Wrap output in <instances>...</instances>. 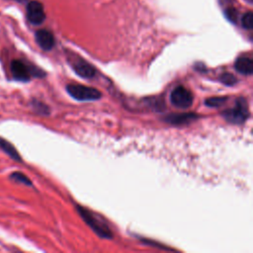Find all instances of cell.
<instances>
[{"instance_id":"cell-2","label":"cell","mask_w":253,"mask_h":253,"mask_svg":"<svg viewBox=\"0 0 253 253\" xmlns=\"http://www.w3.org/2000/svg\"><path fill=\"white\" fill-rule=\"evenodd\" d=\"M66 91L77 101H95L102 97V94L98 89L81 84H68L66 86Z\"/></svg>"},{"instance_id":"cell-12","label":"cell","mask_w":253,"mask_h":253,"mask_svg":"<svg viewBox=\"0 0 253 253\" xmlns=\"http://www.w3.org/2000/svg\"><path fill=\"white\" fill-rule=\"evenodd\" d=\"M226 100H227L226 97H211V98H208L205 101V104L209 107L216 108V107L221 106Z\"/></svg>"},{"instance_id":"cell-3","label":"cell","mask_w":253,"mask_h":253,"mask_svg":"<svg viewBox=\"0 0 253 253\" xmlns=\"http://www.w3.org/2000/svg\"><path fill=\"white\" fill-rule=\"evenodd\" d=\"M222 116L227 122L232 124L244 123L249 116V110L246 100L244 98L237 99L234 107L223 112Z\"/></svg>"},{"instance_id":"cell-5","label":"cell","mask_w":253,"mask_h":253,"mask_svg":"<svg viewBox=\"0 0 253 253\" xmlns=\"http://www.w3.org/2000/svg\"><path fill=\"white\" fill-rule=\"evenodd\" d=\"M171 103L179 109H188L192 106L193 95L183 86H178L172 90L170 95Z\"/></svg>"},{"instance_id":"cell-1","label":"cell","mask_w":253,"mask_h":253,"mask_svg":"<svg viewBox=\"0 0 253 253\" xmlns=\"http://www.w3.org/2000/svg\"><path fill=\"white\" fill-rule=\"evenodd\" d=\"M77 211L80 216L84 219V221L95 231V233L100 236L101 238L111 239L113 238V233L108 226V224L99 218L96 214L91 212L89 210L83 208L82 206H77Z\"/></svg>"},{"instance_id":"cell-8","label":"cell","mask_w":253,"mask_h":253,"mask_svg":"<svg viewBox=\"0 0 253 253\" xmlns=\"http://www.w3.org/2000/svg\"><path fill=\"white\" fill-rule=\"evenodd\" d=\"M36 42L44 50H49L54 45L53 35L47 30H39L36 33Z\"/></svg>"},{"instance_id":"cell-6","label":"cell","mask_w":253,"mask_h":253,"mask_svg":"<svg viewBox=\"0 0 253 253\" xmlns=\"http://www.w3.org/2000/svg\"><path fill=\"white\" fill-rule=\"evenodd\" d=\"M70 65L77 75L82 78H93L96 75V69L88 61L81 57H72L70 60Z\"/></svg>"},{"instance_id":"cell-7","label":"cell","mask_w":253,"mask_h":253,"mask_svg":"<svg viewBox=\"0 0 253 253\" xmlns=\"http://www.w3.org/2000/svg\"><path fill=\"white\" fill-rule=\"evenodd\" d=\"M27 18L34 25L42 24L45 19L43 7L39 1H31L27 6Z\"/></svg>"},{"instance_id":"cell-10","label":"cell","mask_w":253,"mask_h":253,"mask_svg":"<svg viewBox=\"0 0 253 253\" xmlns=\"http://www.w3.org/2000/svg\"><path fill=\"white\" fill-rule=\"evenodd\" d=\"M234 68L241 74L250 75L253 72V60L251 57L240 56L235 60Z\"/></svg>"},{"instance_id":"cell-17","label":"cell","mask_w":253,"mask_h":253,"mask_svg":"<svg viewBox=\"0 0 253 253\" xmlns=\"http://www.w3.org/2000/svg\"><path fill=\"white\" fill-rule=\"evenodd\" d=\"M18 1H25V0H18Z\"/></svg>"},{"instance_id":"cell-13","label":"cell","mask_w":253,"mask_h":253,"mask_svg":"<svg viewBox=\"0 0 253 253\" xmlns=\"http://www.w3.org/2000/svg\"><path fill=\"white\" fill-rule=\"evenodd\" d=\"M253 24V15L251 12L245 13L241 18V25L246 30H251Z\"/></svg>"},{"instance_id":"cell-9","label":"cell","mask_w":253,"mask_h":253,"mask_svg":"<svg viewBox=\"0 0 253 253\" xmlns=\"http://www.w3.org/2000/svg\"><path fill=\"white\" fill-rule=\"evenodd\" d=\"M198 116L196 114L192 113H183V114H171L167 117H165V122L175 125V126H181L188 123H191L192 121L196 120Z\"/></svg>"},{"instance_id":"cell-11","label":"cell","mask_w":253,"mask_h":253,"mask_svg":"<svg viewBox=\"0 0 253 253\" xmlns=\"http://www.w3.org/2000/svg\"><path fill=\"white\" fill-rule=\"evenodd\" d=\"M0 148L3 149L7 154H9L12 158L20 160V155L18 154V152L16 151V149L10 144L8 143L6 140L0 138Z\"/></svg>"},{"instance_id":"cell-16","label":"cell","mask_w":253,"mask_h":253,"mask_svg":"<svg viewBox=\"0 0 253 253\" xmlns=\"http://www.w3.org/2000/svg\"><path fill=\"white\" fill-rule=\"evenodd\" d=\"M226 16H227V18H228L230 21H233V22H234V20H236V12H235V10H234V9H229V10H227V11H226Z\"/></svg>"},{"instance_id":"cell-4","label":"cell","mask_w":253,"mask_h":253,"mask_svg":"<svg viewBox=\"0 0 253 253\" xmlns=\"http://www.w3.org/2000/svg\"><path fill=\"white\" fill-rule=\"evenodd\" d=\"M11 72L12 75L15 79L20 80V81H28L30 80L31 76H43L44 73L36 68V67H31L24 63L22 60L15 59L11 63Z\"/></svg>"},{"instance_id":"cell-15","label":"cell","mask_w":253,"mask_h":253,"mask_svg":"<svg viewBox=\"0 0 253 253\" xmlns=\"http://www.w3.org/2000/svg\"><path fill=\"white\" fill-rule=\"evenodd\" d=\"M11 179H13V180H15L17 182L23 183L25 185H32V183L29 180V178L26 177L23 173H20V172H14L13 174H11Z\"/></svg>"},{"instance_id":"cell-14","label":"cell","mask_w":253,"mask_h":253,"mask_svg":"<svg viewBox=\"0 0 253 253\" xmlns=\"http://www.w3.org/2000/svg\"><path fill=\"white\" fill-rule=\"evenodd\" d=\"M220 81H221L223 84L227 85V86H232V85H234V84L237 82V79H236V77H235L233 74L225 72V73L221 74V76H220Z\"/></svg>"}]
</instances>
